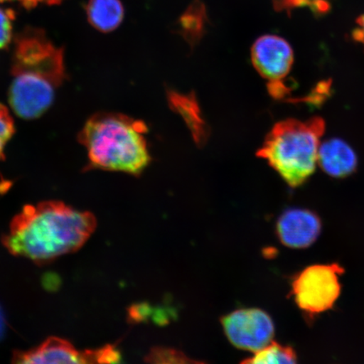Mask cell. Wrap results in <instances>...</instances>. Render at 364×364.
<instances>
[{
    "mask_svg": "<svg viewBox=\"0 0 364 364\" xmlns=\"http://www.w3.org/2000/svg\"><path fill=\"white\" fill-rule=\"evenodd\" d=\"M317 164L327 175L335 178H345L357 170L356 153L348 143L340 139H331L321 144Z\"/></svg>",
    "mask_w": 364,
    "mask_h": 364,
    "instance_id": "10",
    "label": "cell"
},
{
    "mask_svg": "<svg viewBox=\"0 0 364 364\" xmlns=\"http://www.w3.org/2000/svg\"><path fill=\"white\" fill-rule=\"evenodd\" d=\"M12 11L0 9V50L11 44L13 38L12 22L15 19Z\"/></svg>",
    "mask_w": 364,
    "mask_h": 364,
    "instance_id": "17",
    "label": "cell"
},
{
    "mask_svg": "<svg viewBox=\"0 0 364 364\" xmlns=\"http://www.w3.org/2000/svg\"><path fill=\"white\" fill-rule=\"evenodd\" d=\"M168 102L172 110L183 118L196 144L200 147L203 146L209 138V127L203 119L195 95H185L169 90Z\"/></svg>",
    "mask_w": 364,
    "mask_h": 364,
    "instance_id": "11",
    "label": "cell"
},
{
    "mask_svg": "<svg viewBox=\"0 0 364 364\" xmlns=\"http://www.w3.org/2000/svg\"><path fill=\"white\" fill-rule=\"evenodd\" d=\"M221 322L231 344L254 353L270 344L275 333L272 318L260 309H238L223 317Z\"/></svg>",
    "mask_w": 364,
    "mask_h": 364,
    "instance_id": "7",
    "label": "cell"
},
{
    "mask_svg": "<svg viewBox=\"0 0 364 364\" xmlns=\"http://www.w3.org/2000/svg\"><path fill=\"white\" fill-rule=\"evenodd\" d=\"M252 61L268 84L284 83L293 66V48L279 36L264 35L252 46Z\"/></svg>",
    "mask_w": 364,
    "mask_h": 364,
    "instance_id": "8",
    "label": "cell"
},
{
    "mask_svg": "<svg viewBox=\"0 0 364 364\" xmlns=\"http://www.w3.org/2000/svg\"><path fill=\"white\" fill-rule=\"evenodd\" d=\"M321 221L315 213L304 208H290L277 222V235L282 244L291 249H306L316 242Z\"/></svg>",
    "mask_w": 364,
    "mask_h": 364,
    "instance_id": "9",
    "label": "cell"
},
{
    "mask_svg": "<svg viewBox=\"0 0 364 364\" xmlns=\"http://www.w3.org/2000/svg\"><path fill=\"white\" fill-rule=\"evenodd\" d=\"M243 363L254 364L296 363H297V356L292 348L285 347V346L272 341L270 344L255 353L253 357Z\"/></svg>",
    "mask_w": 364,
    "mask_h": 364,
    "instance_id": "14",
    "label": "cell"
},
{
    "mask_svg": "<svg viewBox=\"0 0 364 364\" xmlns=\"http://www.w3.org/2000/svg\"><path fill=\"white\" fill-rule=\"evenodd\" d=\"M20 1H21L25 7L33 8L36 6V4L39 2H43V0H20Z\"/></svg>",
    "mask_w": 364,
    "mask_h": 364,
    "instance_id": "19",
    "label": "cell"
},
{
    "mask_svg": "<svg viewBox=\"0 0 364 364\" xmlns=\"http://www.w3.org/2000/svg\"><path fill=\"white\" fill-rule=\"evenodd\" d=\"M86 13L90 25L105 33L116 30L124 18L120 0H90Z\"/></svg>",
    "mask_w": 364,
    "mask_h": 364,
    "instance_id": "12",
    "label": "cell"
},
{
    "mask_svg": "<svg viewBox=\"0 0 364 364\" xmlns=\"http://www.w3.org/2000/svg\"><path fill=\"white\" fill-rule=\"evenodd\" d=\"M8 1V0H0V2Z\"/></svg>",
    "mask_w": 364,
    "mask_h": 364,
    "instance_id": "21",
    "label": "cell"
},
{
    "mask_svg": "<svg viewBox=\"0 0 364 364\" xmlns=\"http://www.w3.org/2000/svg\"><path fill=\"white\" fill-rule=\"evenodd\" d=\"M325 129V121L318 117L281 121L266 136L257 156L266 159L291 188H298L316 171Z\"/></svg>",
    "mask_w": 364,
    "mask_h": 364,
    "instance_id": "4",
    "label": "cell"
},
{
    "mask_svg": "<svg viewBox=\"0 0 364 364\" xmlns=\"http://www.w3.org/2000/svg\"><path fill=\"white\" fill-rule=\"evenodd\" d=\"M15 363H115L121 362V353L107 345L95 350L80 351L70 341L50 338L28 351H16Z\"/></svg>",
    "mask_w": 364,
    "mask_h": 364,
    "instance_id": "6",
    "label": "cell"
},
{
    "mask_svg": "<svg viewBox=\"0 0 364 364\" xmlns=\"http://www.w3.org/2000/svg\"><path fill=\"white\" fill-rule=\"evenodd\" d=\"M147 132L143 121L122 114H95L78 136L87 150L89 169L141 175L151 161L144 136Z\"/></svg>",
    "mask_w": 364,
    "mask_h": 364,
    "instance_id": "3",
    "label": "cell"
},
{
    "mask_svg": "<svg viewBox=\"0 0 364 364\" xmlns=\"http://www.w3.org/2000/svg\"><path fill=\"white\" fill-rule=\"evenodd\" d=\"M14 41L9 103L18 117L36 119L52 107L67 80L65 52L38 28L28 27Z\"/></svg>",
    "mask_w": 364,
    "mask_h": 364,
    "instance_id": "2",
    "label": "cell"
},
{
    "mask_svg": "<svg viewBox=\"0 0 364 364\" xmlns=\"http://www.w3.org/2000/svg\"><path fill=\"white\" fill-rule=\"evenodd\" d=\"M180 31L188 42L197 44L204 33L205 11L202 3L195 1L180 19Z\"/></svg>",
    "mask_w": 364,
    "mask_h": 364,
    "instance_id": "13",
    "label": "cell"
},
{
    "mask_svg": "<svg viewBox=\"0 0 364 364\" xmlns=\"http://www.w3.org/2000/svg\"><path fill=\"white\" fill-rule=\"evenodd\" d=\"M353 38L364 46V14L357 20V27L353 31Z\"/></svg>",
    "mask_w": 364,
    "mask_h": 364,
    "instance_id": "18",
    "label": "cell"
},
{
    "mask_svg": "<svg viewBox=\"0 0 364 364\" xmlns=\"http://www.w3.org/2000/svg\"><path fill=\"white\" fill-rule=\"evenodd\" d=\"M148 362L150 363H189L188 357L176 350L156 348L149 353Z\"/></svg>",
    "mask_w": 364,
    "mask_h": 364,
    "instance_id": "16",
    "label": "cell"
},
{
    "mask_svg": "<svg viewBox=\"0 0 364 364\" xmlns=\"http://www.w3.org/2000/svg\"><path fill=\"white\" fill-rule=\"evenodd\" d=\"M343 272L338 264H316L304 268L292 284L299 308L311 316L329 311L339 298L340 276Z\"/></svg>",
    "mask_w": 364,
    "mask_h": 364,
    "instance_id": "5",
    "label": "cell"
},
{
    "mask_svg": "<svg viewBox=\"0 0 364 364\" xmlns=\"http://www.w3.org/2000/svg\"><path fill=\"white\" fill-rule=\"evenodd\" d=\"M15 132V122L10 111L3 104H0V161L4 159V149Z\"/></svg>",
    "mask_w": 364,
    "mask_h": 364,
    "instance_id": "15",
    "label": "cell"
},
{
    "mask_svg": "<svg viewBox=\"0 0 364 364\" xmlns=\"http://www.w3.org/2000/svg\"><path fill=\"white\" fill-rule=\"evenodd\" d=\"M63 0H43V2H45L48 4H60Z\"/></svg>",
    "mask_w": 364,
    "mask_h": 364,
    "instance_id": "20",
    "label": "cell"
},
{
    "mask_svg": "<svg viewBox=\"0 0 364 364\" xmlns=\"http://www.w3.org/2000/svg\"><path fill=\"white\" fill-rule=\"evenodd\" d=\"M97 218L60 201L26 205L2 243L13 256L43 265L79 250L97 228Z\"/></svg>",
    "mask_w": 364,
    "mask_h": 364,
    "instance_id": "1",
    "label": "cell"
}]
</instances>
